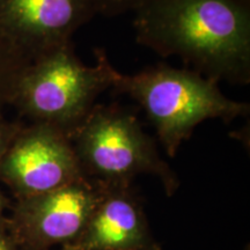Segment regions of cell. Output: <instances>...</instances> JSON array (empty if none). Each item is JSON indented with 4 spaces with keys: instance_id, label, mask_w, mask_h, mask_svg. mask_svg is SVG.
Listing matches in <instances>:
<instances>
[{
    "instance_id": "cell-1",
    "label": "cell",
    "mask_w": 250,
    "mask_h": 250,
    "mask_svg": "<svg viewBox=\"0 0 250 250\" xmlns=\"http://www.w3.org/2000/svg\"><path fill=\"white\" fill-rule=\"evenodd\" d=\"M134 14L140 44L215 83H250V0H148Z\"/></svg>"
},
{
    "instance_id": "cell-2",
    "label": "cell",
    "mask_w": 250,
    "mask_h": 250,
    "mask_svg": "<svg viewBox=\"0 0 250 250\" xmlns=\"http://www.w3.org/2000/svg\"><path fill=\"white\" fill-rule=\"evenodd\" d=\"M112 88L136 101L153 124L169 158L208 120L230 123L250 112L249 103L225 96L218 83L189 68L159 64L136 74H123L112 66Z\"/></svg>"
},
{
    "instance_id": "cell-3",
    "label": "cell",
    "mask_w": 250,
    "mask_h": 250,
    "mask_svg": "<svg viewBox=\"0 0 250 250\" xmlns=\"http://www.w3.org/2000/svg\"><path fill=\"white\" fill-rule=\"evenodd\" d=\"M70 139L83 176L100 188L131 187L144 174L158 177L168 196L180 187L155 140L124 107L95 104Z\"/></svg>"
},
{
    "instance_id": "cell-4",
    "label": "cell",
    "mask_w": 250,
    "mask_h": 250,
    "mask_svg": "<svg viewBox=\"0 0 250 250\" xmlns=\"http://www.w3.org/2000/svg\"><path fill=\"white\" fill-rule=\"evenodd\" d=\"M96 65L86 66L71 43L40 55L19 78L13 99L39 124L62 131L68 137L92 111L101 93L110 88L112 65L96 50Z\"/></svg>"
},
{
    "instance_id": "cell-5",
    "label": "cell",
    "mask_w": 250,
    "mask_h": 250,
    "mask_svg": "<svg viewBox=\"0 0 250 250\" xmlns=\"http://www.w3.org/2000/svg\"><path fill=\"white\" fill-rule=\"evenodd\" d=\"M0 175L20 198L86 179L70 137L46 124L17 134L0 164Z\"/></svg>"
},
{
    "instance_id": "cell-6",
    "label": "cell",
    "mask_w": 250,
    "mask_h": 250,
    "mask_svg": "<svg viewBox=\"0 0 250 250\" xmlns=\"http://www.w3.org/2000/svg\"><path fill=\"white\" fill-rule=\"evenodd\" d=\"M99 195L100 188L83 179L20 198L14 218L15 240L35 250L67 246L85 227Z\"/></svg>"
},
{
    "instance_id": "cell-7",
    "label": "cell",
    "mask_w": 250,
    "mask_h": 250,
    "mask_svg": "<svg viewBox=\"0 0 250 250\" xmlns=\"http://www.w3.org/2000/svg\"><path fill=\"white\" fill-rule=\"evenodd\" d=\"M95 14V0H0V31L19 49L40 56L71 43Z\"/></svg>"
},
{
    "instance_id": "cell-8",
    "label": "cell",
    "mask_w": 250,
    "mask_h": 250,
    "mask_svg": "<svg viewBox=\"0 0 250 250\" xmlns=\"http://www.w3.org/2000/svg\"><path fill=\"white\" fill-rule=\"evenodd\" d=\"M100 188V187H99ZM62 250H161L131 187L100 188L85 227Z\"/></svg>"
},
{
    "instance_id": "cell-9",
    "label": "cell",
    "mask_w": 250,
    "mask_h": 250,
    "mask_svg": "<svg viewBox=\"0 0 250 250\" xmlns=\"http://www.w3.org/2000/svg\"><path fill=\"white\" fill-rule=\"evenodd\" d=\"M148 0H95L98 14L104 17L120 15L124 12L136 11Z\"/></svg>"
},
{
    "instance_id": "cell-10",
    "label": "cell",
    "mask_w": 250,
    "mask_h": 250,
    "mask_svg": "<svg viewBox=\"0 0 250 250\" xmlns=\"http://www.w3.org/2000/svg\"><path fill=\"white\" fill-rule=\"evenodd\" d=\"M20 132L18 129L13 126H9L4 122L0 121V164H1L2 158L7 152V149L13 143V140L17 137V134Z\"/></svg>"
},
{
    "instance_id": "cell-11",
    "label": "cell",
    "mask_w": 250,
    "mask_h": 250,
    "mask_svg": "<svg viewBox=\"0 0 250 250\" xmlns=\"http://www.w3.org/2000/svg\"><path fill=\"white\" fill-rule=\"evenodd\" d=\"M0 250H18V241L9 239L4 232L0 230Z\"/></svg>"
},
{
    "instance_id": "cell-12",
    "label": "cell",
    "mask_w": 250,
    "mask_h": 250,
    "mask_svg": "<svg viewBox=\"0 0 250 250\" xmlns=\"http://www.w3.org/2000/svg\"><path fill=\"white\" fill-rule=\"evenodd\" d=\"M4 197H2L1 193H0V213H1L2 208H4Z\"/></svg>"
}]
</instances>
